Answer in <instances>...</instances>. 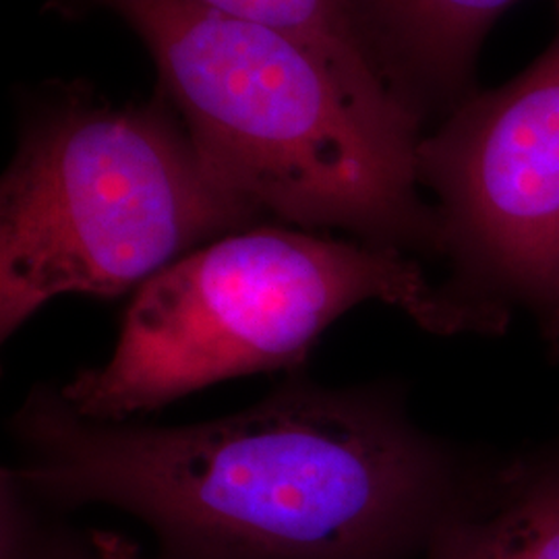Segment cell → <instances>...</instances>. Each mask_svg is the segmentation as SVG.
Listing matches in <instances>:
<instances>
[{
    "label": "cell",
    "instance_id": "cell-7",
    "mask_svg": "<svg viewBox=\"0 0 559 559\" xmlns=\"http://www.w3.org/2000/svg\"><path fill=\"white\" fill-rule=\"evenodd\" d=\"M429 559H559V452L503 475L491 503L456 510Z\"/></svg>",
    "mask_w": 559,
    "mask_h": 559
},
{
    "label": "cell",
    "instance_id": "cell-8",
    "mask_svg": "<svg viewBox=\"0 0 559 559\" xmlns=\"http://www.w3.org/2000/svg\"><path fill=\"white\" fill-rule=\"evenodd\" d=\"M235 17L261 21L311 44L362 100L419 120L392 92L360 38L348 0H191ZM420 122V120H419Z\"/></svg>",
    "mask_w": 559,
    "mask_h": 559
},
{
    "label": "cell",
    "instance_id": "cell-6",
    "mask_svg": "<svg viewBox=\"0 0 559 559\" xmlns=\"http://www.w3.org/2000/svg\"><path fill=\"white\" fill-rule=\"evenodd\" d=\"M383 80L420 120L475 92L483 41L520 0H348Z\"/></svg>",
    "mask_w": 559,
    "mask_h": 559
},
{
    "label": "cell",
    "instance_id": "cell-4",
    "mask_svg": "<svg viewBox=\"0 0 559 559\" xmlns=\"http://www.w3.org/2000/svg\"><path fill=\"white\" fill-rule=\"evenodd\" d=\"M261 216L162 92L127 108L60 96L29 117L0 185V334L60 295L140 288Z\"/></svg>",
    "mask_w": 559,
    "mask_h": 559
},
{
    "label": "cell",
    "instance_id": "cell-3",
    "mask_svg": "<svg viewBox=\"0 0 559 559\" xmlns=\"http://www.w3.org/2000/svg\"><path fill=\"white\" fill-rule=\"evenodd\" d=\"M369 300L396 307L433 334L501 332L431 284L406 253L255 224L140 286L112 357L59 394L85 419L124 420L218 381L299 369L340 316Z\"/></svg>",
    "mask_w": 559,
    "mask_h": 559
},
{
    "label": "cell",
    "instance_id": "cell-5",
    "mask_svg": "<svg viewBox=\"0 0 559 559\" xmlns=\"http://www.w3.org/2000/svg\"><path fill=\"white\" fill-rule=\"evenodd\" d=\"M556 11L539 59L423 133L417 175L450 263L445 293L503 325L526 309L559 355V0Z\"/></svg>",
    "mask_w": 559,
    "mask_h": 559
},
{
    "label": "cell",
    "instance_id": "cell-1",
    "mask_svg": "<svg viewBox=\"0 0 559 559\" xmlns=\"http://www.w3.org/2000/svg\"><path fill=\"white\" fill-rule=\"evenodd\" d=\"M29 493L110 503L164 559H392L456 508V460L381 390L293 378L224 419L150 427L38 392L15 419Z\"/></svg>",
    "mask_w": 559,
    "mask_h": 559
},
{
    "label": "cell",
    "instance_id": "cell-9",
    "mask_svg": "<svg viewBox=\"0 0 559 559\" xmlns=\"http://www.w3.org/2000/svg\"><path fill=\"white\" fill-rule=\"evenodd\" d=\"M92 543L100 559H145L140 549L117 533H94Z\"/></svg>",
    "mask_w": 559,
    "mask_h": 559
},
{
    "label": "cell",
    "instance_id": "cell-2",
    "mask_svg": "<svg viewBox=\"0 0 559 559\" xmlns=\"http://www.w3.org/2000/svg\"><path fill=\"white\" fill-rule=\"evenodd\" d=\"M140 36L203 158L261 214L440 255L419 120L362 100L297 36L191 0H94Z\"/></svg>",
    "mask_w": 559,
    "mask_h": 559
}]
</instances>
